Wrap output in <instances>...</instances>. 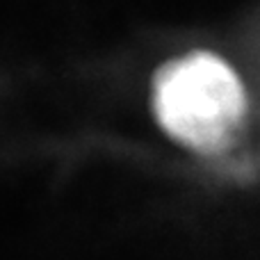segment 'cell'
<instances>
[{
  "mask_svg": "<svg viewBox=\"0 0 260 260\" xmlns=\"http://www.w3.org/2000/svg\"><path fill=\"white\" fill-rule=\"evenodd\" d=\"M151 110L162 133L203 157L229 153L247 126L251 99L240 71L212 50H189L153 73Z\"/></svg>",
  "mask_w": 260,
  "mask_h": 260,
  "instance_id": "1",
  "label": "cell"
}]
</instances>
